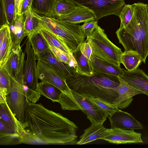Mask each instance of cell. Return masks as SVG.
I'll return each mask as SVG.
<instances>
[{
  "label": "cell",
  "mask_w": 148,
  "mask_h": 148,
  "mask_svg": "<svg viewBox=\"0 0 148 148\" xmlns=\"http://www.w3.org/2000/svg\"><path fill=\"white\" fill-rule=\"evenodd\" d=\"M36 67L38 78L41 82L48 83L53 85L68 96L72 95L71 90L66 81L63 79L51 67L38 60Z\"/></svg>",
  "instance_id": "9"
},
{
  "label": "cell",
  "mask_w": 148,
  "mask_h": 148,
  "mask_svg": "<svg viewBox=\"0 0 148 148\" xmlns=\"http://www.w3.org/2000/svg\"><path fill=\"white\" fill-rule=\"evenodd\" d=\"M40 30L49 45L61 50L71 58H74L73 53L70 52L69 47L62 39L46 29H41Z\"/></svg>",
  "instance_id": "24"
},
{
  "label": "cell",
  "mask_w": 148,
  "mask_h": 148,
  "mask_svg": "<svg viewBox=\"0 0 148 148\" xmlns=\"http://www.w3.org/2000/svg\"><path fill=\"white\" fill-rule=\"evenodd\" d=\"M10 86V75L4 68L0 69V93L6 96L9 92Z\"/></svg>",
  "instance_id": "35"
},
{
  "label": "cell",
  "mask_w": 148,
  "mask_h": 148,
  "mask_svg": "<svg viewBox=\"0 0 148 148\" xmlns=\"http://www.w3.org/2000/svg\"><path fill=\"white\" fill-rule=\"evenodd\" d=\"M76 6L85 7L92 11L97 21L111 15L119 16L125 5L123 0H69Z\"/></svg>",
  "instance_id": "8"
},
{
  "label": "cell",
  "mask_w": 148,
  "mask_h": 148,
  "mask_svg": "<svg viewBox=\"0 0 148 148\" xmlns=\"http://www.w3.org/2000/svg\"><path fill=\"white\" fill-rule=\"evenodd\" d=\"M57 0H33L31 9L40 16L49 17L52 15Z\"/></svg>",
  "instance_id": "23"
},
{
  "label": "cell",
  "mask_w": 148,
  "mask_h": 148,
  "mask_svg": "<svg viewBox=\"0 0 148 148\" xmlns=\"http://www.w3.org/2000/svg\"><path fill=\"white\" fill-rule=\"evenodd\" d=\"M79 50L81 53L88 59L90 60L92 51L90 43L86 40L81 45Z\"/></svg>",
  "instance_id": "37"
},
{
  "label": "cell",
  "mask_w": 148,
  "mask_h": 148,
  "mask_svg": "<svg viewBox=\"0 0 148 148\" xmlns=\"http://www.w3.org/2000/svg\"><path fill=\"white\" fill-rule=\"evenodd\" d=\"M134 8V4H125L123 6L119 16L121 20L120 28L125 27L130 21L133 15Z\"/></svg>",
  "instance_id": "33"
},
{
  "label": "cell",
  "mask_w": 148,
  "mask_h": 148,
  "mask_svg": "<svg viewBox=\"0 0 148 148\" xmlns=\"http://www.w3.org/2000/svg\"><path fill=\"white\" fill-rule=\"evenodd\" d=\"M90 62L93 73H101L119 76L123 73L120 66L101 59L92 53Z\"/></svg>",
  "instance_id": "17"
},
{
  "label": "cell",
  "mask_w": 148,
  "mask_h": 148,
  "mask_svg": "<svg viewBox=\"0 0 148 148\" xmlns=\"http://www.w3.org/2000/svg\"><path fill=\"white\" fill-rule=\"evenodd\" d=\"M109 133V129L105 127L103 123L91 125L84 130V134L80 136L77 144H84L97 139L102 140Z\"/></svg>",
  "instance_id": "20"
},
{
  "label": "cell",
  "mask_w": 148,
  "mask_h": 148,
  "mask_svg": "<svg viewBox=\"0 0 148 148\" xmlns=\"http://www.w3.org/2000/svg\"><path fill=\"white\" fill-rule=\"evenodd\" d=\"M134 130L111 128L109 134L102 140L116 144L143 143L141 134L135 132Z\"/></svg>",
  "instance_id": "12"
},
{
  "label": "cell",
  "mask_w": 148,
  "mask_h": 148,
  "mask_svg": "<svg viewBox=\"0 0 148 148\" xmlns=\"http://www.w3.org/2000/svg\"><path fill=\"white\" fill-rule=\"evenodd\" d=\"M0 27V69H1L8 59L14 43L8 24Z\"/></svg>",
  "instance_id": "16"
},
{
  "label": "cell",
  "mask_w": 148,
  "mask_h": 148,
  "mask_svg": "<svg viewBox=\"0 0 148 148\" xmlns=\"http://www.w3.org/2000/svg\"><path fill=\"white\" fill-rule=\"evenodd\" d=\"M123 73L119 77L136 89L148 96V75L142 69L131 71L122 69Z\"/></svg>",
  "instance_id": "15"
},
{
  "label": "cell",
  "mask_w": 148,
  "mask_h": 148,
  "mask_svg": "<svg viewBox=\"0 0 148 148\" xmlns=\"http://www.w3.org/2000/svg\"><path fill=\"white\" fill-rule=\"evenodd\" d=\"M111 128L142 130V124L130 114L120 110L109 115Z\"/></svg>",
  "instance_id": "14"
},
{
  "label": "cell",
  "mask_w": 148,
  "mask_h": 148,
  "mask_svg": "<svg viewBox=\"0 0 148 148\" xmlns=\"http://www.w3.org/2000/svg\"><path fill=\"white\" fill-rule=\"evenodd\" d=\"M34 13L40 20V29H46L62 39L71 53L79 50L86 37L79 25L60 21L51 16H40L34 12Z\"/></svg>",
  "instance_id": "4"
},
{
  "label": "cell",
  "mask_w": 148,
  "mask_h": 148,
  "mask_svg": "<svg viewBox=\"0 0 148 148\" xmlns=\"http://www.w3.org/2000/svg\"><path fill=\"white\" fill-rule=\"evenodd\" d=\"M132 19L125 27L116 32L125 52L138 54L145 63L148 56V14L147 4L135 3Z\"/></svg>",
  "instance_id": "2"
},
{
  "label": "cell",
  "mask_w": 148,
  "mask_h": 148,
  "mask_svg": "<svg viewBox=\"0 0 148 148\" xmlns=\"http://www.w3.org/2000/svg\"><path fill=\"white\" fill-rule=\"evenodd\" d=\"M142 62V60L139 56L134 53L124 51L121 56V63L128 71L137 69Z\"/></svg>",
  "instance_id": "30"
},
{
  "label": "cell",
  "mask_w": 148,
  "mask_h": 148,
  "mask_svg": "<svg viewBox=\"0 0 148 148\" xmlns=\"http://www.w3.org/2000/svg\"><path fill=\"white\" fill-rule=\"evenodd\" d=\"M83 96L92 102L94 105L105 111L109 115L119 110L113 104L108 101L99 98Z\"/></svg>",
  "instance_id": "31"
},
{
  "label": "cell",
  "mask_w": 148,
  "mask_h": 148,
  "mask_svg": "<svg viewBox=\"0 0 148 148\" xmlns=\"http://www.w3.org/2000/svg\"><path fill=\"white\" fill-rule=\"evenodd\" d=\"M147 11L148 14V4H147Z\"/></svg>",
  "instance_id": "41"
},
{
  "label": "cell",
  "mask_w": 148,
  "mask_h": 148,
  "mask_svg": "<svg viewBox=\"0 0 148 148\" xmlns=\"http://www.w3.org/2000/svg\"><path fill=\"white\" fill-rule=\"evenodd\" d=\"M76 7L75 4L69 0H57L51 17L56 19L71 13Z\"/></svg>",
  "instance_id": "26"
},
{
  "label": "cell",
  "mask_w": 148,
  "mask_h": 148,
  "mask_svg": "<svg viewBox=\"0 0 148 148\" xmlns=\"http://www.w3.org/2000/svg\"><path fill=\"white\" fill-rule=\"evenodd\" d=\"M0 118L14 128L20 136L22 141H25L27 134L23 124L16 118L6 102L0 103Z\"/></svg>",
  "instance_id": "19"
},
{
  "label": "cell",
  "mask_w": 148,
  "mask_h": 148,
  "mask_svg": "<svg viewBox=\"0 0 148 148\" xmlns=\"http://www.w3.org/2000/svg\"><path fill=\"white\" fill-rule=\"evenodd\" d=\"M7 24H8L6 13L2 1L0 0V27Z\"/></svg>",
  "instance_id": "38"
},
{
  "label": "cell",
  "mask_w": 148,
  "mask_h": 148,
  "mask_svg": "<svg viewBox=\"0 0 148 148\" xmlns=\"http://www.w3.org/2000/svg\"><path fill=\"white\" fill-rule=\"evenodd\" d=\"M25 15H17L14 23L9 25L14 47L21 46L23 38L27 36L24 27Z\"/></svg>",
  "instance_id": "21"
},
{
  "label": "cell",
  "mask_w": 148,
  "mask_h": 148,
  "mask_svg": "<svg viewBox=\"0 0 148 148\" xmlns=\"http://www.w3.org/2000/svg\"><path fill=\"white\" fill-rule=\"evenodd\" d=\"M118 77L120 83L115 88V90L118 92L119 95L113 102V104L119 109H125L131 103L133 96L144 93L133 87L119 76Z\"/></svg>",
  "instance_id": "13"
},
{
  "label": "cell",
  "mask_w": 148,
  "mask_h": 148,
  "mask_svg": "<svg viewBox=\"0 0 148 148\" xmlns=\"http://www.w3.org/2000/svg\"><path fill=\"white\" fill-rule=\"evenodd\" d=\"M23 0H15L16 16L20 15L21 8Z\"/></svg>",
  "instance_id": "40"
},
{
  "label": "cell",
  "mask_w": 148,
  "mask_h": 148,
  "mask_svg": "<svg viewBox=\"0 0 148 148\" xmlns=\"http://www.w3.org/2000/svg\"><path fill=\"white\" fill-rule=\"evenodd\" d=\"M10 86L6 95V102L17 120L22 124L25 121V109L28 101L24 88V78L10 75Z\"/></svg>",
  "instance_id": "7"
},
{
  "label": "cell",
  "mask_w": 148,
  "mask_h": 148,
  "mask_svg": "<svg viewBox=\"0 0 148 148\" xmlns=\"http://www.w3.org/2000/svg\"><path fill=\"white\" fill-rule=\"evenodd\" d=\"M76 61V70L77 73L87 76H91L94 73L90 60L79 51L73 53Z\"/></svg>",
  "instance_id": "27"
},
{
  "label": "cell",
  "mask_w": 148,
  "mask_h": 148,
  "mask_svg": "<svg viewBox=\"0 0 148 148\" xmlns=\"http://www.w3.org/2000/svg\"><path fill=\"white\" fill-rule=\"evenodd\" d=\"M22 51L21 46H13L8 59L3 68L9 74L14 77L17 75L20 59Z\"/></svg>",
  "instance_id": "22"
},
{
  "label": "cell",
  "mask_w": 148,
  "mask_h": 148,
  "mask_svg": "<svg viewBox=\"0 0 148 148\" xmlns=\"http://www.w3.org/2000/svg\"><path fill=\"white\" fill-rule=\"evenodd\" d=\"M93 73L90 76L77 73L67 78L66 82L71 90L77 93L113 103L119 95L115 90L120 83L118 76Z\"/></svg>",
  "instance_id": "3"
},
{
  "label": "cell",
  "mask_w": 148,
  "mask_h": 148,
  "mask_svg": "<svg viewBox=\"0 0 148 148\" xmlns=\"http://www.w3.org/2000/svg\"><path fill=\"white\" fill-rule=\"evenodd\" d=\"M36 55L43 53L49 49V44L40 30L28 37Z\"/></svg>",
  "instance_id": "29"
},
{
  "label": "cell",
  "mask_w": 148,
  "mask_h": 148,
  "mask_svg": "<svg viewBox=\"0 0 148 148\" xmlns=\"http://www.w3.org/2000/svg\"><path fill=\"white\" fill-rule=\"evenodd\" d=\"M76 7V9L73 12L56 19L76 24L95 20V16L91 10L83 6Z\"/></svg>",
  "instance_id": "18"
},
{
  "label": "cell",
  "mask_w": 148,
  "mask_h": 148,
  "mask_svg": "<svg viewBox=\"0 0 148 148\" xmlns=\"http://www.w3.org/2000/svg\"><path fill=\"white\" fill-rule=\"evenodd\" d=\"M18 138L22 141L21 137L15 129L0 118V138Z\"/></svg>",
  "instance_id": "32"
},
{
  "label": "cell",
  "mask_w": 148,
  "mask_h": 148,
  "mask_svg": "<svg viewBox=\"0 0 148 148\" xmlns=\"http://www.w3.org/2000/svg\"><path fill=\"white\" fill-rule=\"evenodd\" d=\"M71 90L69 96L61 92L59 102L63 110H81L87 116L91 125L103 123L109 115L82 95Z\"/></svg>",
  "instance_id": "5"
},
{
  "label": "cell",
  "mask_w": 148,
  "mask_h": 148,
  "mask_svg": "<svg viewBox=\"0 0 148 148\" xmlns=\"http://www.w3.org/2000/svg\"><path fill=\"white\" fill-rule=\"evenodd\" d=\"M98 25L97 21L94 20L84 22L80 27L85 37H87L92 34Z\"/></svg>",
  "instance_id": "36"
},
{
  "label": "cell",
  "mask_w": 148,
  "mask_h": 148,
  "mask_svg": "<svg viewBox=\"0 0 148 148\" xmlns=\"http://www.w3.org/2000/svg\"><path fill=\"white\" fill-rule=\"evenodd\" d=\"M33 0H23V2L20 15H23L30 9L31 8Z\"/></svg>",
  "instance_id": "39"
},
{
  "label": "cell",
  "mask_w": 148,
  "mask_h": 148,
  "mask_svg": "<svg viewBox=\"0 0 148 148\" xmlns=\"http://www.w3.org/2000/svg\"><path fill=\"white\" fill-rule=\"evenodd\" d=\"M24 15V27L28 37L40 30V21L31 8Z\"/></svg>",
  "instance_id": "28"
},
{
  "label": "cell",
  "mask_w": 148,
  "mask_h": 148,
  "mask_svg": "<svg viewBox=\"0 0 148 148\" xmlns=\"http://www.w3.org/2000/svg\"><path fill=\"white\" fill-rule=\"evenodd\" d=\"M36 59L51 67L65 81L67 78L75 76L77 73L73 66L59 60L50 49L43 53L36 55Z\"/></svg>",
  "instance_id": "11"
},
{
  "label": "cell",
  "mask_w": 148,
  "mask_h": 148,
  "mask_svg": "<svg viewBox=\"0 0 148 148\" xmlns=\"http://www.w3.org/2000/svg\"><path fill=\"white\" fill-rule=\"evenodd\" d=\"M36 90L41 95L51 100L59 103L61 91L53 85L48 83H38Z\"/></svg>",
  "instance_id": "25"
},
{
  "label": "cell",
  "mask_w": 148,
  "mask_h": 148,
  "mask_svg": "<svg viewBox=\"0 0 148 148\" xmlns=\"http://www.w3.org/2000/svg\"><path fill=\"white\" fill-rule=\"evenodd\" d=\"M6 13L9 25L13 24L16 14L15 0H1Z\"/></svg>",
  "instance_id": "34"
},
{
  "label": "cell",
  "mask_w": 148,
  "mask_h": 148,
  "mask_svg": "<svg viewBox=\"0 0 148 148\" xmlns=\"http://www.w3.org/2000/svg\"><path fill=\"white\" fill-rule=\"evenodd\" d=\"M25 52L26 55L24 66V85L29 88L36 90L38 84L36 54L28 38L26 43Z\"/></svg>",
  "instance_id": "10"
},
{
  "label": "cell",
  "mask_w": 148,
  "mask_h": 148,
  "mask_svg": "<svg viewBox=\"0 0 148 148\" xmlns=\"http://www.w3.org/2000/svg\"><path fill=\"white\" fill-rule=\"evenodd\" d=\"M26 139L43 144H73L78 127L73 122L45 108L41 103L28 101L23 124Z\"/></svg>",
  "instance_id": "1"
},
{
  "label": "cell",
  "mask_w": 148,
  "mask_h": 148,
  "mask_svg": "<svg viewBox=\"0 0 148 148\" xmlns=\"http://www.w3.org/2000/svg\"><path fill=\"white\" fill-rule=\"evenodd\" d=\"M86 37L94 55L120 66L123 52L109 39L100 27L98 25L92 34Z\"/></svg>",
  "instance_id": "6"
}]
</instances>
